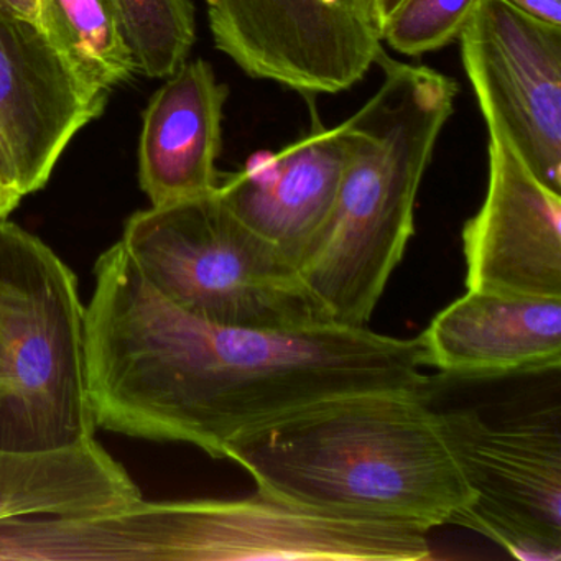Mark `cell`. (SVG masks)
I'll list each match as a JSON object with an SVG mask.
<instances>
[{"instance_id": "1", "label": "cell", "mask_w": 561, "mask_h": 561, "mask_svg": "<svg viewBox=\"0 0 561 561\" xmlns=\"http://www.w3.org/2000/svg\"><path fill=\"white\" fill-rule=\"evenodd\" d=\"M94 277L87 380L98 428L225 459L234 439L318 403L430 389L419 337L336 323H211L157 291L121 241L98 259Z\"/></svg>"}, {"instance_id": "2", "label": "cell", "mask_w": 561, "mask_h": 561, "mask_svg": "<svg viewBox=\"0 0 561 561\" xmlns=\"http://www.w3.org/2000/svg\"><path fill=\"white\" fill-rule=\"evenodd\" d=\"M257 491L311 511L430 531L472 501L428 390L318 403L234 439Z\"/></svg>"}, {"instance_id": "3", "label": "cell", "mask_w": 561, "mask_h": 561, "mask_svg": "<svg viewBox=\"0 0 561 561\" xmlns=\"http://www.w3.org/2000/svg\"><path fill=\"white\" fill-rule=\"evenodd\" d=\"M383 81L346 121L350 156L330 215L297 261L331 321L367 327L415 232L420 185L455 113L453 78L380 51Z\"/></svg>"}, {"instance_id": "4", "label": "cell", "mask_w": 561, "mask_h": 561, "mask_svg": "<svg viewBox=\"0 0 561 561\" xmlns=\"http://www.w3.org/2000/svg\"><path fill=\"white\" fill-rule=\"evenodd\" d=\"M0 353L8 374L0 448L38 451L93 438L87 307L77 277L8 219L0 221Z\"/></svg>"}, {"instance_id": "5", "label": "cell", "mask_w": 561, "mask_h": 561, "mask_svg": "<svg viewBox=\"0 0 561 561\" xmlns=\"http://www.w3.org/2000/svg\"><path fill=\"white\" fill-rule=\"evenodd\" d=\"M121 244L167 300L225 327L295 330L333 323L297 265L208 195L130 216Z\"/></svg>"}, {"instance_id": "6", "label": "cell", "mask_w": 561, "mask_h": 561, "mask_svg": "<svg viewBox=\"0 0 561 561\" xmlns=\"http://www.w3.org/2000/svg\"><path fill=\"white\" fill-rule=\"evenodd\" d=\"M442 420L472 492L453 525L518 560H560V403L497 423L474 409L445 410Z\"/></svg>"}, {"instance_id": "7", "label": "cell", "mask_w": 561, "mask_h": 561, "mask_svg": "<svg viewBox=\"0 0 561 561\" xmlns=\"http://www.w3.org/2000/svg\"><path fill=\"white\" fill-rule=\"evenodd\" d=\"M216 48L305 98L359 83L382 48L369 0H206Z\"/></svg>"}, {"instance_id": "8", "label": "cell", "mask_w": 561, "mask_h": 561, "mask_svg": "<svg viewBox=\"0 0 561 561\" xmlns=\"http://www.w3.org/2000/svg\"><path fill=\"white\" fill-rule=\"evenodd\" d=\"M458 41L485 126L561 195V27L478 0Z\"/></svg>"}, {"instance_id": "9", "label": "cell", "mask_w": 561, "mask_h": 561, "mask_svg": "<svg viewBox=\"0 0 561 561\" xmlns=\"http://www.w3.org/2000/svg\"><path fill=\"white\" fill-rule=\"evenodd\" d=\"M488 193L462 228L466 288L561 298V195L551 192L488 126Z\"/></svg>"}, {"instance_id": "10", "label": "cell", "mask_w": 561, "mask_h": 561, "mask_svg": "<svg viewBox=\"0 0 561 561\" xmlns=\"http://www.w3.org/2000/svg\"><path fill=\"white\" fill-rule=\"evenodd\" d=\"M106 101L77 77L41 25L0 8V134L22 198L47 185L61 153Z\"/></svg>"}, {"instance_id": "11", "label": "cell", "mask_w": 561, "mask_h": 561, "mask_svg": "<svg viewBox=\"0 0 561 561\" xmlns=\"http://www.w3.org/2000/svg\"><path fill=\"white\" fill-rule=\"evenodd\" d=\"M426 366L455 379H497L561 366V298L468 290L419 336Z\"/></svg>"}, {"instance_id": "12", "label": "cell", "mask_w": 561, "mask_h": 561, "mask_svg": "<svg viewBox=\"0 0 561 561\" xmlns=\"http://www.w3.org/2000/svg\"><path fill=\"white\" fill-rule=\"evenodd\" d=\"M350 156L346 123L328 129L313 111L304 139L278 153L255 156L219 183L222 202L295 265L330 215Z\"/></svg>"}, {"instance_id": "13", "label": "cell", "mask_w": 561, "mask_h": 561, "mask_svg": "<svg viewBox=\"0 0 561 561\" xmlns=\"http://www.w3.org/2000/svg\"><path fill=\"white\" fill-rule=\"evenodd\" d=\"M229 90L205 60L185 61L144 111L139 180L152 206L208 195L219 186L222 110Z\"/></svg>"}, {"instance_id": "14", "label": "cell", "mask_w": 561, "mask_h": 561, "mask_svg": "<svg viewBox=\"0 0 561 561\" xmlns=\"http://www.w3.org/2000/svg\"><path fill=\"white\" fill-rule=\"evenodd\" d=\"M142 497L129 472L96 438L64 448H0V522L68 517Z\"/></svg>"}, {"instance_id": "15", "label": "cell", "mask_w": 561, "mask_h": 561, "mask_svg": "<svg viewBox=\"0 0 561 561\" xmlns=\"http://www.w3.org/2000/svg\"><path fill=\"white\" fill-rule=\"evenodd\" d=\"M38 25L91 90L107 94L137 71L116 0H41Z\"/></svg>"}, {"instance_id": "16", "label": "cell", "mask_w": 561, "mask_h": 561, "mask_svg": "<svg viewBox=\"0 0 561 561\" xmlns=\"http://www.w3.org/2000/svg\"><path fill=\"white\" fill-rule=\"evenodd\" d=\"M137 71L150 78L175 73L196 41L192 0H116Z\"/></svg>"}, {"instance_id": "17", "label": "cell", "mask_w": 561, "mask_h": 561, "mask_svg": "<svg viewBox=\"0 0 561 561\" xmlns=\"http://www.w3.org/2000/svg\"><path fill=\"white\" fill-rule=\"evenodd\" d=\"M478 0H403L380 28L397 54L422 57L448 47L461 34Z\"/></svg>"}, {"instance_id": "18", "label": "cell", "mask_w": 561, "mask_h": 561, "mask_svg": "<svg viewBox=\"0 0 561 561\" xmlns=\"http://www.w3.org/2000/svg\"><path fill=\"white\" fill-rule=\"evenodd\" d=\"M502 2L537 21L561 27V0H502Z\"/></svg>"}, {"instance_id": "19", "label": "cell", "mask_w": 561, "mask_h": 561, "mask_svg": "<svg viewBox=\"0 0 561 561\" xmlns=\"http://www.w3.org/2000/svg\"><path fill=\"white\" fill-rule=\"evenodd\" d=\"M0 183H2L5 188L19 193L18 172H15L14 160H12L11 150H9L2 134H0ZM19 195H21V193H19Z\"/></svg>"}, {"instance_id": "20", "label": "cell", "mask_w": 561, "mask_h": 561, "mask_svg": "<svg viewBox=\"0 0 561 561\" xmlns=\"http://www.w3.org/2000/svg\"><path fill=\"white\" fill-rule=\"evenodd\" d=\"M0 8L12 14L21 15L28 21L38 24V11H41V0H0Z\"/></svg>"}, {"instance_id": "21", "label": "cell", "mask_w": 561, "mask_h": 561, "mask_svg": "<svg viewBox=\"0 0 561 561\" xmlns=\"http://www.w3.org/2000/svg\"><path fill=\"white\" fill-rule=\"evenodd\" d=\"M403 0H369L370 11H373L374 22H376L377 31L383 27L390 15L397 11Z\"/></svg>"}, {"instance_id": "22", "label": "cell", "mask_w": 561, "mask_h": 561, "mask_svg": "<svg viewBox=\"0 0 561 561\" xmlns=\"http://www.w3.org/2000/svg\"><path fill=\"white\" fill-rule=\"evenodd\" d=\"M22 196L18 192H12L0 183V221L8 219V216L18 208Z\"/></svg>"}, {"instance_id": "23", "label": "cell", "mask_w": 561, "mask_h": 561, "mask_svg": "<svg viewBox=\"0 0 561 561\" xmlns=\"http://www.w3.org/2000/svg\"><path fill=\"white\" fill-rule=\"evenodd\" d=\"M5 390H8V374H5L4 357L0 353V402L4 399Z\"/></svg>"}]
</instances>
